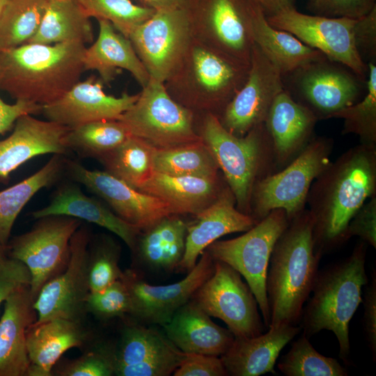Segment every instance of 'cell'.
I'll return each instance as SVG.
<instances>
[{
    "mask_svg": "<svg viewBox=\"0 0 376 376\" xmlns=\"http://www.w3.org/2000/svg\"><path fill=\"white\" fill-rule=\"evenodd\" d=\"M104 84L95 76L79 81L54 102L42 106L41 113L51 121L70 129L102 120H118L138 99L139 94L124 92L107 95Z\"/></svg>",
    "mask_w": 376,
    "mask_h": 376,
    "instance_id": "obj_20",
    "label": "cell"
},
{
    "mask_svg": "<svg viewBox=\"0 0 376 376\" xmlns=\"http://www.w3.org/2000/svg\"><path fill=\"white\" fill-rule=\"evenodd\" d=\"M262 10L266 17L282 10L295 7L296 0H251Z\"/></svg>",
    "mask_w": 376,
    "mask_h": 376,
    "instance_id": "obj_54",
    "label": "cell"
},
{
    "mask_svg": "<svg viewBox=\"0 0 376 376\" xmlns=\"http://www.w3.org/2000/svg\"><path fill=\"white\" fill-rule=\"evenodd\" d=\"M313 219L307 208L289 221L273 248L266 277L269 327L297 325L318 273Z\"/></svg>",
    "mask_w": 376,
    "mask_h": 376,
    "instance_id": "obj_3",
    "label": "cell"
},
{
    "mask_svg": "<svg viewBox=\"0 0 376 376\" xmlns=\"http://www.w3.org/2000/svg\"><path fill=\"white\" fill-rule=\"evenodd\" d=\"M376 196V145L360 143L331 162L314 180L306 205L315 252L322 257L350 238L352 217Z\"/></svg>",
    "mask_w": 376,
    "mask_h": 376,
    "instance_id": "obj_1",
    "label": "cell"
},
{
    "mask_svg": "<svg viewBox=\"0 0 376 376\" xmlns=\"http://www.w3.org/2000/svg\"><path fill=\"white\" fill-rule=\"evenodd\" d=\"M301 329L297 324H283L268 327L266 333L254 337H235L231 346L220 357L228 375L276 373L274 366L281 351Z\"/></svg>",
    "mask_w": 376,
    "mask_h": 376,
    "instance_id": "obj_27",
    "label": "cell"
},
{
    "mask_svg": "<svg viewBox=\"0 0 376 376\" xmlns=\"http://www.w3.org/2000/svg\"><path fill=\"white\" fill-rule=\"evenodd\" d=\"M253 37L254 43L283 76L308 63L327 58L294 35L273 27L256 3Z\"/></svg>",
    "mask_w": 376,
    "mask_h": 376,
    "instance_id": "obj_33",
    "label": "cell"
},
{
    "mask_svg": "<svg viewBox=\"0 0 376 376\" xmlns=\"http://www.w3.org/2000/svg\"><path fill=\"white\" fill-rule=\"evenodd\" d=\"M333 146L329 138L313 137L288 165L259 181L252 192L249 216L258 222L272 210L282 209L290 221L304 211L313 182L331 162Z\"/></svg>",
    "mask_w": 376,
    "mask_h": 376,
    "instance_id": "obj_7",
    "label": "cell"
},
{
    "mask_svg": "<svg viewBox=\"0 0 376 376\" xmlns=\"http://www.w3.org/2000/svg\"><path fill=\"white\" fill-rule=\"evenodd\" d=\"M288 223L285 212L275 209L243 235L217 240L205 249L214 260L228 265L245 279L267 329L270 311L266 292L267 273L274 244Z\"/></svg>",
    "mask_w": 376,
    "mask_h": 376,
    "instance_id": "obj_9",
    "label": "cell"
},
{
    "mask_svg": "<svg viewBox=\"0 0 376 376\" xmlns=\"http://www.w3.org/2000/svg\"><path fill=\"white\" fill-rule=\"evenodd\" d=\"M155 148L143 139L130 134L99 160L104 166L105 171L138 189L154 171Z\"/></svg>",
    "mask_w": 376,
    "mask_h": 376,
    "instance_id": "obj_37",
    "label": "cell"
},
{
    "mask_svg": "<svg viewBox=\"0 0 376 376\" xmlns=\"http://www.w3.org/2000/svg\"><path fill=\"white\" fill-rule=\"evenodd\" d=\"M254 8L251 0H191L187 10L194 37L250 63Z\"/></svg>",
    "mask_w": 376,
    "mask_h": 376,
    "instance_id": "obj_12",
    "label": "cell"
},
{
    "mask_svg": "<svg viewBox=\"0 0 376 376\" xmlns=\"http://www.w3.org/2000/svg\"><path fill=\"white\" fill-rule=\"evenodd\" d=\"M250 63L194 36L164 82L169 94L195 115L218 118L245 83Z\"/></svg>",
    "mask_w": 376,
    "mask_h": 376,
    "instance_id": "obj_4",
    "label": "cell"
},
{
    "mask_svg": "<svg viewBox=\"0 0 376 376\" xmlns=\"http://www.w3.org/2000/svg\"><path fill=\"white\" fill-rule=\"evenodd\" d=\"M354 37L357 49L363 61L366 57L369 58L368 62L375 61L376 5L366 15L357 19Z\"/></svg>",
    "mask_w": 376,
    "mask_h": 376,
    "instance_id": "obj_49",
    "label": "cell"
},
{
    "mask_svg": "<svg viewBox=\"0 0 376 376\" xmlns=\"http://www.w3.org/2000/svg\"><path fill=\"white\" fill-rule=\"evenodd\" d=\"M136 102L118 119L127 132L155 148L201 141L196 116L177 102L164 82L152 79L142 87Z\"/></svg>",
    "mask_w": 376,
    "mask_h": 376,
    "instance_id": "obj_8",
    "label": "cell"
},
{
    "mask_svg": "<svg viewBox=\"0 0 376 376\" xmlns=\"http://www.w3.org/2000/svg\"><path fill=\"white\" fill-rule=\"evenodd\" d=\"M65 167L71 178L102 198L116 215L141 230L176 214L167 203L139 191L105 171L90 170L71 160L65 162Z\"/></svg>",
    "mask_w": 376,
    "mask_h": 376,
    "instance_id": "obj_19",
    "label": "cell"
},
{
    "mask_svg": "<svg viewBox=\"0 0 376 376\" xmlns=\"http://www.w3.org/2000/svg\"><path fill=\"white\" fill-rule=\"evenodd\" d=\"M214 261L212 274L196 290L191 300L210 317L221 320L235 337L251 338L264 333L267 328L248 284L233 267Z\"/></svg>",
    "mask_w": 376,
    "mask_h": 376,
    "instance_id": "obj_11",
    "label": "cell"
},
{
    "mask_svg": "<svg viewBox=\"0 0 376 376\" xmlns=\"http://www.w3.org/2000/svg\"><path fill=\"white\" fill-rule=\"evenodd\" d=\"M97 39L86 47L83 63L84 70H95L104 85H109L123 70L145 86L150 76L138 57L130 39L119 33L107 20L97 19Z\"/></svg>",
    "mask_w": 376,
    "mask_h": 376,
    "instance_id": "obj_29",
    "label": "cell"
},
{
    "mask_svg": "<svg viewBox=\"0 0 376 376\" xmlns=\"http://www.w3.org/2000/svg\"><path fill=\"white\" fill-rule=\"evenodd\" d=\"M285 376H347L337 359L320 354L302 334L277 364Z\"/></svg>",
    "mask_w": 376,
    "mask_h": 376,
    "instance_id": "obj_40",
    "label": "cell"
},
{
    "mask_svg": "<svg viewBox=\"0 0 376 376\" xmlns=\"http://www.w3.org/2000/svg\"><path fill=\"white\" fill-rule=\"evenodd\" d=\"M38 220L29 231L16 236L7 246L8 258L22 262L29 271L34 301L43 285L65 268L71 238L81 225L80 219L62 215Z\"/></svg>",
    "mask_w": 376,
    "mask_h": 376,
    "instance_id": "obj_10",
    "label": "cell"
},
{
    "mask_svg": "<svg viewBox=\"0 0 376 376\" xmlns=\"http://www.w3.org/2000/svg\"><path fill=\"white\" fill-rule=\"evenodd\" d=\"M266 18L273 27L294 35L329 60L345 66L366 81L368 65L361 57L354 37L357 19L309 15L297 11L295 7Z\"/></svg>",
    "mask_w": 376,
    "mask_h": 376,
    "instance_id": "obj_13",
    "label": "cell"
},
{
    "mask_svg": "<svg viewBox=\"0 0 376 376\" xmlns=\"http://www.w3.org/2000/svg\"><path fill=\"white\" fill-rule=\"evenodd\" d=\"M9 0H0V15Z\"/></svg>",
    "mask_w": 376,
    "mask_h": 376,
    "instance_id": "obj_56",
    "label": "cell"
},
{
    "mask_svg": "<svg viewBox=\"0 0 376 376\" xmlns=\"http://www.w3.org/2000/svg\"><path fill=\"white\" fill-rule=\"evenodd\" d=\"M115 352L97 347L68 362L56 371L61 376H111L115 375Z\"/></svg>",
    "mask_w": 376,
    "mask_h": 376,
    "instance_id": "obj_45",
    "label": "cell"
},
{
    "mask_svg": "<svg viewBox=\"0 0 376 376\" xmlns=\"http://www.w3.org/2000/svg\"><path fill=\"white\" fill-rule=\"evenodd\" d=\"M194 216L195 219L187 225L185 252L178 267L180 271H191L207 246L221 237L245 232L258 223L237 210L228 186L212 204Z\"/></svg>",
    "mask_w": 376,
    "mask_h": 376,
    "instance_id": "obj_22",
    "label": "cell"
},
{
    "mask_svg": "<svg viewBox=\"0 0 376 376\" xmlns=\"http://www.w3.org/2000/svg\"><path fill=\"white\" fill-rule=\"evenodd\" d=\"M163 328L169 340L184 353L221 357L235 339L228 329L215 324L191 299L175 312Z\"/></svg>",
    "mask_w": 376,
    "mask_h": 376,
    "instance_id": "obj_26",
    "label": "cell"
},
{
    "mask_svg": "<svg viewBox=\"0 0 376 376\" xmlns=\"http://www.w3.org/2000/svg\"><path fill=\"white\" fill-rule=\"evenodd\" d=\"M366 256V244L362 241L347 258L318 271L313 295L300 320L307 338L322 330L332 331L338 340L339 357L347 364L350 355L349 324L362 302V288L368 283Z\"/></svg>",
    "mask_w": 376,
    "mask_h": 376,
    "instance_id": "obj_5",
    "label": "cell"
},
{
    "mask_svg": "<svg viewBox=\"0 0 376 376\" xmlns=\"http://www.w3.org/2000/svg\"><path fill=\"white\" fill-rule=\"evenodd\" d=\"M185 353L157 330L139 324L127 327L115 352V375L168 376L173 373Z\"/></svg>",
    "mask_w": 376,
    "mask_h": 376,
    "instance_id": "obj_21",
    "label": "cell"
},
{
    "mask_svg": "<svg viewBox=\"0 0 376 376\" xmlns=\"http://www.w3.org/2000/svg\"><path fill=\"white\" fill-rule=\"evenodd\" d=\"M88 337L81 321L52 319L33 322L26 331L29 367L26 376H50L61 357L68 350L81 347Z\"/></svg>",
    "mask_w": 376,
    "mask_h": 376,
    "instance_id": "obj_30",
    "label": "cell"
},
{
    "mask_svg": "<svg viewBox=\"0 0 376 376\" xmlns=\"http://www.w3.org/2000/svg\"><path fill=\"white\" fill-rule=\"evenodd\" d=\"M227 186L224 176L212 179L153 171L137 190L167 203L178 215H195L212 204Z\"/></svg>",
    "mask_w": 376,
    "mask_h": 376,
    "instance_id": "obj_31",
    "label": "cell"
},
{
    "mask_svg": "<svg viewBox=\"0 0 376 376\" xmlns=\"http://www.w3.org/2000/svg\"><path fill=\"white\" fill-rule=\"evenodd\" d=\"M282 77L254 43L247 79L218 118L221 125L240 137L264 123L274 99L285 88Z\"/></svg>",
    "mask_w": 376,
    "mask_h": 376,
    "instance_id": "obj_18",
    "label": "cell"
},
{
    "mask_svg": "<svg viewBox=\"0 0 376 376\" xmlns=\"http://www.w3.org/2000/svg\"><path fill=\"white\" fill-rule=\"evenodd\" d=\"M86 45L26 43L0 50V89L16 100L54 102L80 80Z\"/></svg>",
    "mask_w": 376,
    "mask_h": 376,
    "instance_id": "obj_2",
    "label": "cell"
},
{
    "mask_svg": "<svg viewBox=\"0 0 376 376\" xmlns=\"http://www.w3.org/2000/svg\"><path fill=\"white\" fill-rule=\"evenodd\" d=\"M318 15L330 17L360 18L376 5L375 0H308Z\"/></svg>",
    "mask_w": 376,
    "mask_h": 376,
    "instance_id": "obj_46",
    "label": "cell"
},
{
    "mask_svg": "<svg viewBox=\"0 0 376 376\" xmlns=\"http://www.w3.org/2000/svg\"><path fill=\"white\" fill-rule=\"evenodd\" d=\"M52 215L71 217L98 225L118 236L132 251L141 231L73 183L62 185L47 206L32 212L36 219Z\"/></svg>",
    "mask_w": 376,
    "mask_h": 376,
    "instance_id": "obj_28",
    "label": "cell"
},
{
    "mask_svg": "<svg viewBox=\"0 0 376 376\" xmlns=\"http://www.w3.org/2000/svg\"><path fill=\"white\" fill-rule=\"evenodd\" d=\"M4 302L0 318V376H26V331L37 320L29 285L13 292Z\"/></svg>",
    "mask_w": 376,
    "mask_h": 376,
    "instance_id": "obj_25",
    "label": "cell"
},
{
    "mask_svg": "<svg viewBox=\"0 0 376 376\" xmlns=\"http://www.w3.org/2000/svg\"><path fill=\"white\" fill-rule=\"evenodd\" d=\"M120 247L111 237L101 236L88 246V286L90 292L102 290L121 279Z\"/></svg>",
    "mask_w": 376,
    "mask_h": 376,
    "instance_id": "obj_43",
    "label": "cell"
},
{
    "mask_svg": "<svg viewBox=\"0 0 376 376\" xmlns=\"http://www.w3.org/2000/svg\"><path fill=\"white\" fill-rule=\"evenodd\" d=\"M214 269V261L205 250L187 276L171 284L153 285L132 270L123 272L120 279L130 295V314L146 324L163 327L180 307L191 299L196 290L212 274Z\"/></svg>",
    "mask_w": 376,
    "mask_h": 376,
    "instance_id": "obj_17",
    "label": "cell"
},
{
    "mask_svg": "<svg viewBox=\"0 0 376 376\" xmlns=\"http://www.w3.org/2000/svg\"><path fill=\"white\" fill-rule=\"evenodd\" d=\"M65 167L61 155H54L40 170L0 191V244L7 249L15 221L32 197L56 182Z\"/></svg>",
    "mask_w": 376,
    "mask_h": 376,
    "instance_id": "obj_35",
    "label": "cell"
},
{
    "mask_svg": "<svg viewBox=\"0 0 376 376\" xmlns=\"http://www.w3.org/2000/svg\"><path fill=\"white\" fill-rule=\"evenodd\" d=\"M324 58L292 72L294 95L299 103L320 120L331 118L337 111L359 100L361 80L340 63Z\"/></svg>",
    "mask_w": 376,
    "mask_h": 376,
    "instance_id": "obj_16",
    "label": "cell"
},
{
    "mask_svg": "<svg viewBox=\"0 0 376 376\" xmlns=\"http://www.w3.org/2000/svg\"><path fill=\"white\" fill-rule=\"evenodd\" d=\"M192 38L188 10L180 8L155 11L129 39L150 78L164 82Z\"/></svg>",
    "mask_w": 376,
    "mask_h": 376,
    "instance_id": "obj_14",
    "label": "cell"
},
{
    "mask_svg": "<svg viewBox=\"0 0 376 376\" xmlns=\"http://www.w3.org/2000/svg\"><path fill=\"white\" fill-rule=\"evenodd\" d=\"M42 109L41 105L23 100H16L12 104H7L0 97V134L10 130L20 116L40 113Z\"/></svg>",
    "mask_w": 376,
    "mask_h": 376,
    "instance_id": "obj_52",
    "label": "cell"
},
{
    "mask_svg": "<svg viewBox=\"0 0 376 376\" xmlns=\"http://www.w3.org/2000/svg\"><path fill=\"white\" fill-rule=\"evenodd\" d=\"M153 171L175 176L218 179L220 169L203 139L178 146L155 148Z\"/></svg>",
    "mask_w": 376,
    "mask_h": 376,
    "instance_id": "obj_36",
    "label": "cell"
},
{
    "mask_svg": "<svg viewBox=\"0 0 376 376\" xmlns=\"http://www.w3.org/2000/svg\"><path fill=\"white\" fill-rule=\"evenodd\" d=\"M187 225L179 215L171 214L141 231L134 251L148 269H178L185 252Z\"/></svg>",
    "mask_w": 376,
    "mask_h": 376,
    "instance_id": "obj_32",
    "label": "cell"
},
{
    "mask_svg": "<svg viewBox=\"0 0 376 376\" xmlns=\"http://www.w3.org/2000/svg\"><path fill=\"white\" fill-rule=\"evenodd\" d=\"M132 302L127 286L117 280L97 292H89L86 300V311L102 319L123 316L131 313Z\"/></svg>",
    "mask_w": 376,
    "mask_h": 376,
    "instance_id": "obj_44",
    "label": "cell"
},
{
    "mask_svg": "<svg viewBox=\"0 0 376 376\" xmlns=\"http://www.w3.org/2000/svg\"><path fill=\"white\" fill-rule=\"evenodd\" d=\"M362 303L364 306L363 327L373 358L376 357V272L371 274V281L366 288Z\"/></svg>",
    "mask_w": 376,
    "mask_h": 376,
    "instance_id": "obj_51",
    "label": "cell"
},
{
    "mask_svg": "<svg viewBox=\"0 0 376 376\" xmlns=\"http://www.w3.org/2000/svg\"><path fill=\"white\" fill-rule=\"evenodd\" d=\"M134 3L155 10L187 9L191 0H132Z\"/></svg>",
    "mask_w": 376,
    "mask_h": 376,
    "instance_id": "obj_53",
    "label": "cell"
},
{
    "mask_svg": "<svg viewBox=\"0 0 376 376\" xmlns=\"http://www.w3.org/2000/svg\"><path fill=\"white\" fill-rule=\"evenodd\" d=\"M29 269L22 262L7 258L0 262V305L19 288L30 285Z\"/></svg>",
    "mask_w": 376,
    "mask_h": 376,
    "instance_id": "obj_50",
    "label": "cell"
},
{
    "mask_svg": "<svg viewBox=\"0 0 376 376\" xmlns=\"http://www.w3.org/2000/svg\"><path fill=\"white\" fill-rule=\"evenodd\" d=\"M69 129L32 114L17 118L11 134L0 141V181L7 182L13 171L34 157L65 154L64 138Z\"/></svg>",
    "mask_w": 376,
    "mask_h": 376,
    "instance_id": "obj_23",
    "label": "cell"
},
{
    "mask_svg": "<svg viewBox=\"0 0 376 376\" xmlns=\"http://www.w3.org/2000/svg\"><path fill=\"white\" fill-rule=\"evenodd\" d=\"M47 0H9L0 15V50L28 43L36 33Z\"/></svg>",
    "mask_w": 376,
    "mask_h": 376,
    "instance_id": "obj_39",
    "label": "cell"
},
{
    "mask_svg": "<svg viewBox=\"0 0 376 376\" xmlns=\"http://www.w3.org/2000/svg\"><path fill=\"white\" fill-rule=\"evenodd\" d=\"M130 135L118 120H102L69 129L64 143L68 150L98 160L123 143Z\"/></svg>",
    "mask_w": 376,
    "mask_h": 376,
    "instance_id": "obj_38",
    "label": "cell"
},
{
    "mask_svg": "<svg viewBox=\"0 0 376 376\" xmlns=\"http://www.w3.org/2000/svg\"><path fill=\"white\" fill-rule=\"evenodd\" d=\"M7 249L0 244V262L7 258Z\"/></svg>",
    "mask_w": 376,
    "mask_h": 376,
    "instance_id": "obj_55",
    "label": "cell"
},
{
    "mask_svg": "<svg viewBox=\"0 0 376 376\" xmlns=\"http://www.w3.org/2000/svg\"><path fill=\"white\" fill-rule=\"evenodd\" d=\"M349 238L358 236L366 244L376 248V196L367 200L350 220Z\"/></svg>",
    "mask_w": 376,
    "mask_h": 376,
    "instance_id": "obj_48",
    "label": "cell"
},
{
    "mask_svg": "<svg viewBox=\"0 0 376 376\" xmlns=\"http://www.w3.org/2000/svg\"><path fill=\"white\" fill-rule=\"evenodd\" d=\"M90 234L81 226L70 240V252L64 270L47 281L37 295L33 307L36 322L52 319L81 321L86 312L88 286V246Z\"/></svg>",
    "mask_w": 376,
    "mask_h": 376,
    "instance_id": "obj_15",
    "label": "cell"
},
{
    "mask_svg": "<svg viewBox=\"0 0 376 376\" xmlns=\"http://www.w3.org/2000/svg\"><path fill=\"white\" fill-rule=\"evenodd\" d=\"M196 116L197 132L233 192L236 207L249 215L255 185L278 171L272 142L265 123L239 137L228 132L211 113Z\"/></svg>",
    "mask_w": 376,
    "mask_h": 376,
    "instance_id": "obj_6",
    "label": "cell"
},
{
    "mask_svg": "<svg viewBox=\"0 0 376 376\" xmlns=\"http://www.w3.org/2000/svg\"><path fill=\"white\" fill-rule=\"evenodd\" d=\"M315 115L284 88L274 99L265 120L271 138L278 171L288 165L313 136Z\"/></svg>",
    "mask_w": 376,
    "mask_h": 376,
    "instance_id": "obj_24",
    "label": "cell"
},
{
    "mask_svg": "<svg viewBox=\"0 0 376 376\" xmlns=\"http://www.w3.org/2000/svg\"><path fill=\"white\" fill-rule=\"evenodd\" d=\"M174 376H226V368L220 357L197 353H185Z\"/></svg>",
    "mask_w": 376,
    "mask_h": 376,
    "instance_id": "obj_47",
    "label": "cell"
},
{
    "mask_svg": "<svg viewBox=\"0 0 376 376\" xmlns=\"http://www.w3.org/2000/svg\"><path fill=\"white\" fill-rule=\"evenodd\" d=\"M366 93L361 100L336 113L331 118L343 119V134L357 135L361 143L376 145V63H367Z\"/></svg>",
    "mask_w": 376,
    "mask_h": 376,
    "instance_id": "obj_41",
    "label": "cell"
},
{
    "mask_svg": "<svg viewBox=\"0 0 376 376\" xmlns=\"http://www.w3.org/2000/svg\"><path fill=\"white\" fill-rule=\"evenodd\" d=\"M88 17L109 21L126 38L150 19L155 10L132 0H77Z\"/></svg>",
    "mask_w": 376,
    "mask_h": 376,
    "instance_id": "obj_42",
    "label": "cell"
},
{
    "mask_svg": "<svg viewBox=\"0 0 376 376\" xmlns=\"http://www.w3.org/2000/svg\"><path fill=\"white\" fill-rule=\"evenodd\" d=\"M92 24L77 0H47L39 29L28 43L93 42Z\"/></svg>",
    "mask_w": 376,
    "mask_h": 376,
    "instance_id": "obj_34",
    "label": "cell"
}]
</instances>
